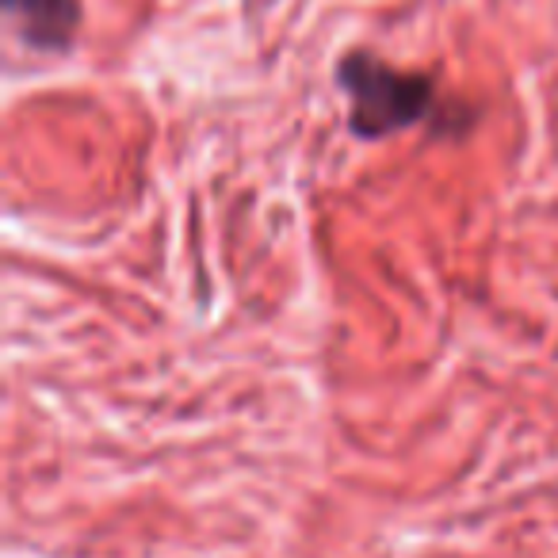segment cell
<instances>
[{
    "instance_id": "obj_1",
    "label": "cell",
    "mask_w": 558,
    "mask_h": 558,
    "mask_svg": "<svg viewBox=\"0 0 558 558\" xmlns=\"http://www.w3.org/2000/svg\"><path fill=\"white\" fill-rule=\"evenodd\" d=\"M337 81L349 93V126L356 138L379 142L387 134L410 131V126H444L448 134H459L471 123V116L459 104L440 100L436 77L417 70H398L364 50L344 58Z\"/></svg>"
},
{
    "instance_id": "obj_2",
    "label": "cell",
    "mask_w": 558,
    "mask_h": 558,
    "mask_svg": "<svg viewBox=\"0 0 558 558\" xmlns=\"http://www.w3.org/2000/svg\"><path fill=\"white\" fill-rule=\"evenodd\" d=\"M4 16L32 50L62 54L73 47L81 27V0H0Z\"/></svg>"
}]
</instances>
